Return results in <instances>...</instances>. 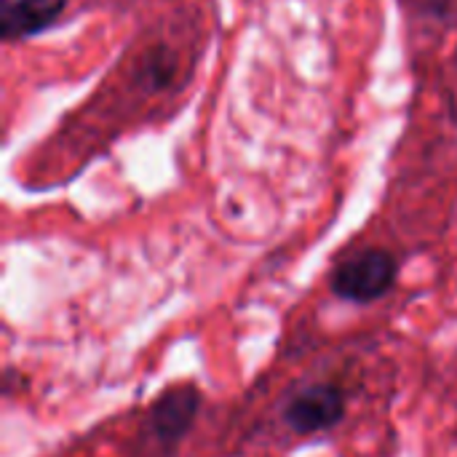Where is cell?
Returning a JSON list of instances; mask_svg holds the SVG:
<instances>
[{
  "label": "cell",
  "mask_w": 457,
  "mask_h": 457,
  "mask_svg": "<svg viewBox=\"0 0 457 457\" xmlns=\"http://www.w3.org/2000/svg\"><path fill=\"white\" fill-rule=\"evenodd\" d=\"M67 0H0V37L5 43L27 40L48 29Z\"/></svg>",
  "instance_id": "cell-4"
},
{
  "label": "cell",
  "mask_w": 457,
  "mask_h": 457,
  "mask_svg": "<svg viewBox=\"0 0 457 457\" xmlns=\"http://www.w3.org/2000/svg\"><path fill=\"white\" fill-rule=\"evenodd\" d=\"M396 276H399V262L391 252L361 249L332 270L329 287L340 300L367 305L386 297L396 284Z\"/></svg>",
  "instance_id": "cell-1"
},
{
  "label": "cell",
  "mask_w": 457,
  "mask_h": 457,
  "mask_svg": "<svg viewBox=\"0 0 457 457\" xmlns=\"http://www.w3.org/2000/svg\"><path fill=\"white\" fill-rule=\"evenodd\" d=\"M348 410V391L337 383H313L300 388L284 404V423L297 436H311L335 428Z\"/></svg>",
  "instance_id": "cell-2"
},
{
  "label": "cell",
  "mask_w": 457,
  "mask_h": 457,
  "mask_svg": "<svg viewBox=\"0 0 457 457\" xmlns=\"http://www.w3.org/2000/svg\"><path fill=\"white\" fill-rule=\"evenodd\" d=\"M198 407H201V394L198 388L193 386H177L171 391H166L161 399L153 402L150 407V431H153V439L161 445V447H177L195 415H198Z\"/></svg>",
  "instance_id": "cell-3"
}]
</instances>
